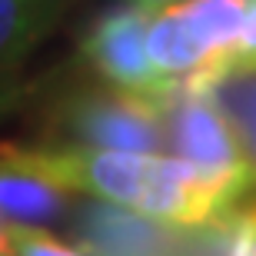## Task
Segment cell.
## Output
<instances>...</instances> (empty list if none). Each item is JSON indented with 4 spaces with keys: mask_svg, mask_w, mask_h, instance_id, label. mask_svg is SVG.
<instances>
[{
    "mask_svg": "<svg viewBox=\"0 0 256 256\" xmlns=\"http://www.w3.org/2000/svg\"><path fill=\"white\" fill-rule=\"evenodd\" d=\"M57 14L60 0H0V106H7L20 70L50 34Z\"/></svg>",
    "mask_w": 256,
    "mask_h": 256,
    "instance_id": "obj_8",
    "label": "cell"
},
{
    "mask_svg": "<svg viewBox=\"0 0 256 256\" xmlns=\"http://www.w3.org/2000/svg\"><path fill=\"white\" fill-rule=\"evenodd\" d=\"M180 84L213 100V106L223 114V120L236 136L256 183V60L230 54L196 74L183 76Z\"/></svg>",
    "mask_w": 256,
    "mask_h": 256,
    "instance_id": "obj_7",
    "label": "cell"
},
{
    "mask_svg": "<svg viewBox=\"0 0 256 256\" xmlns=\"http://www.w3.org/2000/svg\"><path fill=\"white\" fill-rule=\"evenodd\" d=\"M233 57H250V60H256V0L250 4L246 24H243V34H240V44H236V50H233Z\"/></svg>",
    "mask_w": 256,
    "mask_h": 256,
    "instance_id": "obj_11",
    "label": "cell"
},
{
    "mask_svg": "<svg viewBox=\"0 0 256 256\" xmlns=\"http://www.w3.org/2000/svg\"><path fill=\"white\" fill-rule=\"evenodd\" d=\"M153 14H156V7H146V4H136V0L106 10L84 34L80 57L94 66L106 84L163 100L180 80L163 76L150 60L146 34H150Z\"/></svg>",
    "mask_w": 256,
    "mask_h": 256,
    "instance_id": "obj_4",
    "label": "cell"
},
{
    "mask_svg": "<svg viewBox=\"0 0 256 256\" xmlns=\"http://www.w3.org/2000/svg\"><path fill=\"white\" fill-rule=\"evenodd\" d=\"M54 126L76 146L130 153H160L166 146L160 100L114 84L66 94L54 110Z\"/></svg>",
    "mask_w": 256,
    "mask_h": 256,
    "instance_id": "obj_1",
    "label": "cell"
},
{
    "mask_svg": "<svg viewBox=\"0 0 256 256\" xmlns=\"http://www.w3.org/2000/svg\"><path fill=\"white\" fill-rule=\"evenodd\" d=\"M74 230L90 256H220V223L183 230L106 200L90 203Z\"/></svg>",
    "mask_w": 256,
    "mask_h": 256,
    "instance_id": "obj_2",
    "label": "cell"
},
{
    "mask_svg": "<svg viewBox=\"0 0 256 256\" xmlns=\"http://www.w3.org/2000/svg\"><path fill=\"white\" fill-rule=\"evenodd\" d=\"M153 156L156 153L104 150V146H76V143L40 146V160L60 186L130 210H140L143 203Z\"/></svg>",
    "mask_w": 256,
    "mask_h": 256,
    "instance_id": "obj_5",
    "label": "cell"
},
{
    "mask_svg": "<svg viewBox=\"0 0 256 256\" xmlns=\"http://www.w3.org/2000/svg\"><path fill=\"white\" fill-rule=\"evenodd\" d=\"M220 256H256V200L220 220Z\"/></svg>",
    "mask_w": 256,
    "mask_h": 256,
    "instance_id": "obj_9",
    "label": "cell"
},
{
    "mask_svg": "<svg viewBox=\"0 0 256 256\" xmlns=\"http://www.w3.org/2000/svg\"><path fill=\"white\" fill-rule=\"evenodd\" d=\"M160 106H163L166 146L173 150V156L193 163L206 176L226 183L240 193L256 186L236 136H233L230 124L223 120V114L213 106L210 96L176 84L160 100Z\"/></svg>",
    "mask_w": 256,
    "mask_h": 256,
    "instance_id": "obj_3",
    "label": "cell"
},
{
    "mask_svg": "<svg viewBox=\"0 0 256 256\" xmlns=\"http://www.w3.org/2000/svg\"><path fill=\"white\" fill-rule=\"evenodd\" d=\"M66 193L47 173L40 146L0 143V223L47 226L66 213Z\"/></svg>",
    "mask_w": 256,
    "mask_h": 256,
    "instance_id": "obj_6",
    "label": "cell"
},
{
    "mask_svg": "<svg viewBox=\"0 0 256 256\" xmlns=\"http://www.w3.org/2000/svg\"><path fill=\"white\" fill-rule=\"evenodd\" d=\"M136 4H146V7H166V4H176V0H136Z\"/></svg>",
    "mask_w": 256,
    "mask_h": 256,
    "instance_id": "obj_12",
    "label": "cell"
},
{
    "mask_svg": "<svg viewBox=\"0 0 256 256\" xmlns=\"http://www.w3.org/2000/svg\"><path fill=\"white\" fill-rule=\"evenodd\" d=\"M10 236H14V256H90L84 246L64 243L44 226H10Z\"/></svg>",
    "mask_w": 256,
    "mask_h": 256,
    "instance_id": "obj_10",
    "label": "cell"
}]
</instances>
